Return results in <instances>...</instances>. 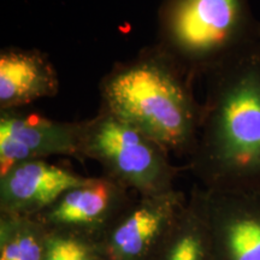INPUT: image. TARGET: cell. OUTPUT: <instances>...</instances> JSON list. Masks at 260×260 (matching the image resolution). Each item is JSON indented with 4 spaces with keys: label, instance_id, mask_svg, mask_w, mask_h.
<instances>
[{
    "label": "cell",
    "instance_id": "8992f818",
    "mask_svg": "<svg viewBox=\"0 0 260 260\" xmlns=\"http://www.w3.org/2000/svg\"><path fill=\"white\" fill-rule=\"evenodd\" d=\"M83 121L65 122L35 112L0 111V175L19 162L65 155L82 160Z\"/></svg>",
    "mask_w": 260,
    "mask_h": 260
},
{
    "label": "cell",
    "instance_id": "52a82bcc",
    "mask_svg": "<svg viewBox=\"0 0 260 260\" xmlns=\"http://www.w3.org/2000/svg\"><path fill=\"white\" fill-rule=\"evenodd\" d=\"M194 187L209 229L211 260H260V195Z\"/></svg>",
    "mask_w": 260,
    "mask_h": 260
},
{
    "label": "cell",
    "instance_id": "ba28073f",
    "mask_svg": "<svg viewBox=\"0 0 260 260\" xmlns=\"http://www.w3.org/2000/svg\"><path fill=\"white\" fill-rule=\"evenodd\" d=\"M133 200L132 191L102 175L71 188L37 217L50 229L68 230L99 240Z\"/></svg>",
    "mask_w": 260,
    "mask_h": 260
},
{
    "label": "cell",
    "instance_id": "6da1fadb",
    "mask_svg": "<svg viewBox=\"0 0 260 260\" xmlns=\"http://www.w3.org/2000/svg\"><path fill=\"white\" fill-rule=\"evenodd\" d=\"M187 169L205 189L260 195V46L206 76Z\"/></svg>",
    "mask_w": 260,
    "mask_h": 260
},
{
    "label": "cell",
    "instance_id": "3957f363",
    "mask_svg": "<svg viewBox=\"0 0 260 260\" xmlns=\"http://www.w3.org/2000/svg\"><path fill=\"white\" fill-rule=\"evenodd\" d=\"M155 46L194 81L260 46L251 0H162Z\"/></svg>",
    "mask_w": 260,
    "mask_h": 260
},
{
    "label": "cell",
    "instance_id": "4fadbf2b",
    "mask_svg": "<svg viewBox=\"0 0 260 260\" xmlns=\"http://www.w3.org/2000/svg\"><path fill=\"white\" fill-rule=\"evenodd\" d=\"M44 260H104L94 237L68 230L50 229Z\"/></svg>",
    "mask_w": 260,
    "mask_h": 260
},
{
    "label": "cell",
    "instance_id": "7c38bea8",
    "mask_svg": "<svg viewBox=\"0 0 260 260\" xmlns=\"http://www.w3.org/2000/svg\"><path fill=\"white\" fill-rule=\"evenodd\" d=\"M50 232L37 216L0 213V260H44Z\"/></svg>",
    "mask_w": 260,
    "mask_h": 260
},
{
    "label": "cell",
    "instance_id": "30bf717a",
    "mask_svg": "<svg viewBox=\"0 0 260 260\" xmlns=\"http://www.w3.org/2000/svg\"><path fill=\"white\" fill-rule=\"evenodd\" d=\"M59 87L58 71L46 53L21 47L0 51V111L56 96Z\"/></svg>",
    "mask_w": 260,
    "mask_h": 260
},
{
    "label": "cell",
    "instance_id": "7a4b0ae2",
    "mask_svg": "<svg viewBox=\"0 0 260 260\" xmlns=\"http://www.w3.org/2000/svg\"><path fill=\"white\" fill-rule=\"evenodd\" d=\"M194 80L161 50L142 48L99 83L100 107L135 126L170 154L188 158L199 136L203 103Z\"/></svg>",
    "mask_w": 260,
    "mask_h": 260
},
{
    "label": "cell",
    "instance_id": "9c48e42d",
    "mask_svg": "<svg viewBox=\"0 0 260 260\" xmlns=\"http://www.w3.org/2000/svg\"><path fill=\"white\" fill-rule=\"evenodd\" d=\"M90 177L46 159L19 162L0 175V213L38 216Z\"/></svg>",
    "mask_w": 260,
    "mask_h": 260
},
{
    "label": "cell",
    "instance_id": "5b68a950",
    "mask_svg": "<svg viewBox=\"0 0 260 260\" xmlns=\"http://www.w3.org/2000/svg\"><path fill=\"white\" fill-rule=\"evenodd\" d=\"M188 200L175 188L134 198L98 240L104 260H148Z\"/></svg>",
    "mask_w": 260,
    "mask_h": 260
},
{
    "label": "cell",
    "instance_id": "8fae6325",
    "mask_svg": "<svg viewBox=\"0 0 260 260\" xmlns=\"http://www.w3.org/2000/svg\"><path fill=\"white\" fill-rule=\"evenodd\" d=\"M148 260H211L209 229L195 187Z\"/></svg>",
    "mask_w": 260,
    "mask_h": 260
},
{
    "label": "cell",
    "instance_id": "277c9868",
    "mask_svg": "<svg viewBox=\"0 0 260 260\" xmlns=\"http://www.w3.org/2000/svg\"><path fill=\"white\" fill-rule=\"evenodd\" d=\"M81 157L98 162L102 175L139 197L175 189L182 170L172 164L170 153L158 142L102 109L83 121Z\"/></svg>",
    "mask_w": 260,
    "mask_h": 260
}]
</instances>
